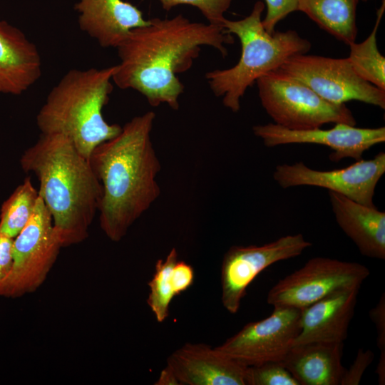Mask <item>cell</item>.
I'll list each match as a JSON object with an SVG mask.
<instances>
[{"mask_svg":"<svg viewBox=\"0 0 385 385\" xmlns=\"http://www.w3.org/2000/svg\"><path fill=\"white\" fill-rule=\"evenodd\" d=\"M234 43L222 26L190 21L180 14L171 19L153 18L130 31L116 48L120 63L112 80L120 89L141 93L151 106L179 108L184 86L177 75L188 71L202 46L228 53Z\"/></svg>","mask_w":385,"mask_h":385,"instance_id":"1","label":"cell"},{"mask_svg":"<svg viewBox=\"0 0 385 385\" xmlns=\"http://www.w3.org/2000/svg\"><path fill=\"white\" fill-rule=\"evenodd\" d=\"M155 118L153 111L133 118L88 158L101 185L100 227L111 241L121 240L160 194L161 166L150 138Z\"/></svg>","mask_w":385,"mask_h":385,"instance_id":"2","label":"cell"},{"mask_svg":"<svg viewBox=\"0 0 385 385\" xmlns=\"http://www.w3.org/2000/svg\"><path fill=\"white\" fill-rule=\"evenodd\" d=\"M20 164L38 178L39 196L51 215L62 247L84 241L102 193L89 160L66 137L41 133L23 153Z\"/></svg>","mask_w":385,"mask_h":385,"instance_id":"3","label":"cell"},{"mask_svg":"<svg viewBox=\"0 0 385 385\" xmlns=\"http://www.w3.org/2000/svg\"><path fill=\"white\" fill-rule=\"evenodd\" d=\"M115 68L68 71L51 90L36 115L41 133L66 137L87 159L96 146L117 135L122 127L108 123L103 115L113 89Z\"/></svg>","mask_w":385,"mask_h":385,"instance_id":"4","label":"cell"},{"mask_svg":"<svg viewBox=\"0 0 385 385\" xmlns=\"http://www.w3.org/2000/svg\"><path fill=\"white\" fill-rule=\"evenodd\" d=\"M265 4L257 1L242 19H225L222 27L235 35L241 44L240 58L234 66L208 71L205 78L217 97L232 112L240 109V101L248 87L262 75L278 69L291 56L307 53L311 43L296 31L268 33L262 22Z\"/></svg>","mask_w":385,"mask_h":385,"instance_id":"5","label":"cell"},{"mask_svg":"<svg viewBox=\"0 0 385 385\" xmlns=\"http://www.w3.org/2000/svg\"><path fill=\"white\" fill-rule=\"evenodd\" d=\"M263 108L274 123L289 130H309L327 123L356 125L345 104L332 103L280 68L255 82Z\"/></svg>","mask_w":385,"mask_h":385,"instance_id":"6","label":"cell"},{"mask_svg":"<svg viewBox=\"0 0 385 385\" xmlns=\"http://www.w3.org/2000/svg\"><path fill=\"white\" fill-rule=\"evenodd\" d=\"M62 247L51 213L39 196L26 226L14 239L13 266L0 283V297L19 298L45 282Z\"/></svg>","mask_w":385,"mask_h":385,"instance_id":"7","label":"cell"},{"mask_svg":"<svg viewBox=\"0 0 385 385\" xmlns=\"http://www.w3.org/2000/svg\"><path fill=\"white\" fill-rule=\"evenodd\" d=\"M369 269L358 262L316 257L278 281L269 291L273 307L303 309L336 292L361 287Z\"/></svg>","mask_w":385,"mask_h":385,"instance_id":"8","label":"cell"},{"mask_svg":"<svg viewBox=\"0 0 385 385\" xmlns=\"http://www.w3.org/2000/svg\"><path fill=\"white\" fill-rule=\"evenodd\" d=\"M279 68L332 103L357 101L385 108V91L361 78L348 58L297 54L286 60Z\"/></svg>","mask_w":385,"mask_h":385,"instance_id":"9","label":"cell"},{"mask_svg":"<svg viewBox=\"0 0 385 385\" xmlns=\"http://www.w3.org/2000/svg\"><path fill=\"white\" fill-rule=\"evenodd\" d=\"M312 246L301 233L287 235L262 245H233L221 265V302L230 314H236L246 290L255 277L277 262L296 257Z\"/></svg>","mask_w":385,"mask_h":385,"instance_id":"10","label":"cell"},{"mask_svg":"<svg viewBox=\"0 0 385 385\" xmlns=\"http://www.w3.org/2000/svg\"><path fill=\"white\" fill-rule=\"evenodd\" d=\"M385 173V153L379 152L372 159L355 160L351 165L331 170H318L303 162L279 164L273 173L282 188L314 186L328 189L359 203L374 206L376 185Z\"/></svg>","mask_w":385,"mask_h":385,"instance_id":"11","label":"cell"},{"mask_svg":"<svg viewBox=\"0 0 385 385\" xmlns=\"http://www.w3.org/2000/svg\"><path fill=\"white\" fill-rule=\"evenodd\" d=\"M301 309L274 307L272 314L245 324L216 349L250 366L267 361H282L299 331Z\"/></svg>","mask_w":385,"mask_h":385,"instance_id":"12","label":"cell"},{"mask_svg":"<svg viewBox=\"0 0 385 385\" xmlns=\"http://www.w3.org/2000/svg\"><path fill=\"white\" fill-rule=\"evenodd\" d=\"M257 137L265 146L276 147L287 144H317L329 148L333 152L329 159L338 162L350 158L361 159L363 153L372 146L385 142V128H356L345 123H336L329 129L289 130L267 123L252 128Z\"/></svg>","mask_w":385,"mask_h":385,"instance_id":"13","label":"cell"},{"mask_svg":"<svg viewBox=\"0 0 385 385\" xmlns=\"http://www.w3.org/2000/svg\"><path fill=\"white\" fill-rule=\"evenodd\" d=\"M166 366L182 385H247V366L203 343H185Z\"/></svg>","mask_w":385,"mask_h":385,"instance_id":"14","label":"cell"},{"mask_svg":"<svg viewBox=\"0 0 385 385\" xmlns=\"http://www.w3.org/2000/svg\"><path fill=\"white\" fill-rule=\"evenodd\" d=\"M359 287L331 294L301 309L299 331L292 346L313 342L342 343L354 315Z\"/></svg>","mask_w":385,"mask_h":385,"instance_id":"15","label":"cell"},{"mask_svg":"<svg viewBox=\"0 0 385 385\" xmlns=\"http://www.w3.org/2000/svg\"><path fill=\"white\" fill-rule=\"evenodd\" d=\"M75 9L81 31L103 48H116L131 30L149 22L140 9L123 0H78Z\"/></svg>","mask_w":385,"mask_h":385,"instance_id":"16","label":"cell"},{"mask_svg":"<svg viewBox=\"0 0 385 385\" xmlns=\"http://www.w3.org/2000/svg\"><path fill=\"white\" fill-rule=\"evenodd\" d=\"M41 75L36 46L17 27L0 21V94L19 96Z\"/></svg>","mask_w":385,"mask_h":385,"instance_id":"17","label":"cell"},{"mask_svg":"<svg viewBox=\"0 0 385 385\" xmlns=\"http://www.w3.org/2000/svg\"><path fill=\"white\" fill-rule=\"evenodd\" d=\"M336 222L366 257L385 259V212L329 191Z\"/></svg>","mask_w":385,"mask_h":385,"instance_id":"18","label":"cell"},{"mask_svg":"<svg viewBox=\"0 0 385 385\" xmlns=\"http://www.w3.org/2000/svg\"><path fill=\"white\" fill-rule=\"evenodd\" d=\"M344 342H313L290 347L282 361L299 385H339L345 368Z\"/></svg>","mask_w":385,"mask_h":385,"instance_id":"19","label":"cell"},{"mask_svg":"<svg viewBox=\"0 0 385 385\" xmlns=\"http://www.w3.org/2000/svg\"><path fill=\"white\" fill-rule=\"evenodd\" d=\"M359 0H298V11L346 45L357 35L356 6Z\"/></svg>","mask_w":385,"mask_h":385,"instance_id":"20","label":"cell"},{"mask_svg":"<svg viewBox=\"0 0 385 385\" xmlns=\"http://www.w3.org/2000/svg\"><path fill=\"white\" fill-rule=\"evenodd\" d=\"M384 11V3L377 12L374 27L369 36L361 43L349 45L348 57L354 70L364 80L385 91V58L377 46L376 34Z\"/></svg>","mask_w":385,"mask_h":385,"instance_id":"21","label":"cell"},{"mask_svg":"<svg viewBox=\"0 0 385 385\" xmlns=\"http://www.w3.org/2000/svg\"><path fill=\"white\" fill-rule=\"evenodd\" d=\"M38 197L30 178H25L1 205L0 233L15 238L29 221Z\"/></svg>","mask_w":385,"mask_h":385,"instance_id":"22","label":"cell"},{"mask_svg":"<svg viewBox=\"0 0 385 385\" xmlns=\"http://www.w3.org/2000/svg\"><path fill=\"white\" fill-rule=\"evenodd\" d=\"M178 251L173 248L165 259L156 262L155 272L148 282L150 292L147 304L156 320L163 322L169 316L170 304L178 296L173 268L178 260Z\"/></svg>","mask_w":385,"mask_h":385,"instance_id":"23","label":"cell"},{"mask_svg":"<svg viewBox=\"0 0 385 385\" xmlns=\"http://www.w3.org/2000/svg\"><path fill=\"white\" fill-rule=\"evenodd\" d=\"M247 385H299L282 361L248 366Z\"/></svg>","mask_w":385,"mask_h":385,"instance_id":"24","label":"cell"},{"mask_svg":"<svg viewBox=\"0 0 385 385\" xmlns=\"http://www.w3.org/2000/svg\"><path fill=\"white\" fill-rule=\"evenodd\" d=\"M233 0H159L163 9L170 11L174 6L187 4L198 9L209 23L222 26L224 14Z\"/></svg>","mask_w":385,"mask_h":385,"instance_id":"25","label":"cell"},{"mask_svg":"<svg viewBox=\"0 0 385 385\" xmlns=\"http://www.w3.org/2000/svg\"><path fill=\"white\" fill-rule=\"evenodd\" d=\"M267 13L262 20L265 29L270 34L275 26L289 14L298 11V0H265Z\"/></svg>","mask_w":385,"mask_h":385,"instance_id":"26","label":"cell"},{"mask_svg":"<svg viewBox=\"0 0 385 385\" xmlns=\"http://www.w3.org/2000/svg\"><path fill=\"white\" fill-rule=\"evenodd\" d=\"M374 354L370 349H359L356 356L349 369H345L339 385H358L368 366L372 363Z\"/></svg>","mask_w":385,"mask_h":385,"instance_id":"27","label":"cell"},{"mask_svg":"<svg viewBox=\"0 0 385 385\" xmlns=\"http://www.w3.org/2000/svg\"><path fill=\"white\" fill-rule=\"evenodd\" d=\"M369 315L376 329V344L380 351H385V294L382 293L377 304L369 310Z\"/></svg>","mask_w":385,"mask_h":385,"instance_id":"28","label":"cell"},{"mask_svg":"<svg viewBox=\"0 0 385 385\" xmlns=\"http://www.w3.org/2000/svg\"><path fill=\"white\" fill-rule=\"evenodd\" d=\"M173 274L178 295L187 291L194 282L193 267L184 261L176 262L173 268Z\"/></svg>","mask_w":385,"mask_h":385,"instance_id":"29","label":"cell"},{"mask_svg":"<svg viewBox=\"0 0 385 385\" xmlns=\"http://www.w3.org/2000/svg\"><path fill=\"white\" fill-rule=\"evenodd\" d=\"M14 239L0 233V283L8 276L13 266Z\"/></svg>","mask_w":385,"mask_h":385,"instance_id":"30","label":"cell"},{"mask_svg":"<svg viewBox=\"0 0 385 385\" xmlns=\"http://www.w3.org/2000/svg\"><path fill=\"white\" fill-rule=\"evenodd\" d=\"M155 385H180L173 371L168 366L161 370Z\"/></svg>","mask_w":385,"mask_h":385,"instance_id":"31","label":"cell"},{"mask_svg":"<svg viewBox=\"0 0 385 385\" xmlns=\"http://www.w3.org/2000/svg\"><path fill=\"white\" fill-rule=\"evenodd\" d=\"M378 381L380 385L385 384V351H380L379 359L376 368Z\"/></svg>","mask_w":385,"mask_h":385,"instance_id":"32","label":"cell"},{"mask_svg":"<svg viewBox=\"0 0 385 385\" xmlns=\"http://www.w3.org/2000/svg\"><path fill=\"white\" fill-rule=\"evenodd\" d=\"M361 1H369V0H361Z\"/></svg>","mask_w":385,"mask_h":385,"instance_id":"33","label":"cell"}]
</instances>
